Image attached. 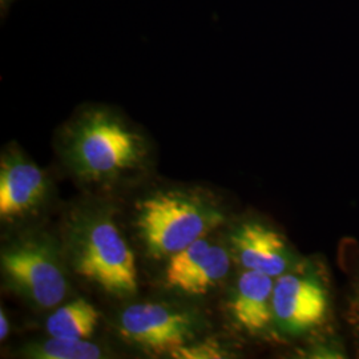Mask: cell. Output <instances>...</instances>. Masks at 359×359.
<instances>
[{
	"instance_id": "obj_9",
	"label": "cell",
	"mask_w": 359,
	"mask_h": 359,
	"mask_svg": "<svg viewBox=\"0 0 359 359\" xmlns=\"http://www.w3.org/2000/svg\"><path fill=\"white\" fill-rule=\"evenodd\" d=\"M231 250L245 269L280 277L287 269L289 252L280 233L259 222H245L231 234Z\"/></svg>"
},
{
	"instance_id": "obj_8",
	"label": "cell",
	"mask_w": 359,
	"mask_h": 359,
	"mask_svg": "<svg viewBox=\"0 0 359 359\" xmlns=\"http://www.w3.org/2000/svg\"><path fill=\"white\" fill-rule=\"evenodd\" d=\"M231 269L229 253L221 246L200 238L169 257L165 283L184 294H206Z\"/></svg>"
},
{
	"instance_id": "obj_12",
	"label": "cell",
	"mask_w": 359,
	"mask_h": 359,
	"mask_svg": "<svg viewBox=\"0 0 359 359\" xmlns=\"http://www.w3.org/2000/svg\"><path fill=\"white\" fill-rule=\"evenodd\" d=\"M25 354L38 359H97L103 357V350L87 339L50 337L40 344L27 347Z\"/></svg>"
},
{
	"instance_id": "obj_13",
	"label": "cell",
	"mask_w": 359,
	"mask_h": 359,
	"mask_svg": "<svg viewBox=\"0 0 359 359\" xmlns=\"http://www.w3.org/2000/svg\"><path fill=\"white\" fill-rule=\"evenodd\" d=\"M173 358L182 359H213L226 357V351L217 342L206 341L198 344H189L176 351Z\"/></svg>"
},
{
	"instance_id": "obj_14",
	"label": "cell",
	"mask_w": 359,
	"mask_h": 359,
	"mask_svg": "<svg viewBox=\"0 0 359 359\" xmlns=\"http://www.w3.org/2000/svg\"><path fill=\"white\" fill-rule=\"evenodd\" d=\"M10 333V321L4 313V310L0 311V339L4 341Z\"/></svg>"
},
{
	"instance_id": "obj_4",
	"label": "cell",
	"mask_w": 359,
	"mask_h": 359,
	"mask_svg": "<svg viewBox=\"0 0 359 359\" xmlns=\"http://www.w3.org/2000/svg\"><path fill=\"white\" fill-rule=\"evenodd\" d=\"M4 283L35 308L52 309L68 293L65 252L46 234L22 236L1 249Z\"/></svg>"
},
{
	"instance_id": "obj_15",
	"label": "cell",
	"mask_w": 359,
	"mask_h": 359,
	"mask_svg": "<svg viewBox=\"0 0 359 359\" xmlns=\"http://www.w3.org/2000/svg\"><path fill=\"white\" fill-rule=\"evenodd\" d=\"M15 0H0V6H1V13L7 11V8L10 7V4Z\"/></svg>"
},
{
	"instance_id": "obj_10",
	"label": "cell",
	"mask_w": 359,
	"mask_h": 359,
	"mask_svg": "<svg viewBox=\"0 0 359 359\" xmlns=\"http://www.w3.org/2000/svg\"><path fill=\"white\" fill-rule=\"evenodd\" d=\"M274 280L265 273L246 270L238 280L231 295V317L234 322L249 334L265 332L271 322Z\"/></svg>"
},
{
	"instance_id": "obj_6",
	"label": "cell",
	"mask_w": 359,
	"mask_h": 359,
	"mask_svg": "<svg viewBox=\"0 0 359 359\" xmlns=\"http://www.w3.org/2000/svg\"><path fill=\"white\" fill-rule=\"evenodd\" d=\"M326 311V290L316 277L283 274L274 283V322L283 333L308 332L323 321Z\"/></svg>"
},
{
	"instance_id": "obj_5",
	"label": "cell",
	"mask_w": 359,
	"mask_h": 359,
	"mask_svg": "<svg viewBox=\"0 0 359 359\" xmlns=\"http://www.w3.org/2000/svg\"><path fill=\"white\" fill-rule=\"evenodd\" d=\"M200 322L188 310L164 304H136L118 318V332L132 345L152 354L172 357L181 347L192 344Z\"/></svg>"
},
{
	"instance_id": "obj_2",
	"label": "cell",
	"mask_w": 359,
	"mask_h": 359,
	"mask_svg": "<svg viewBox=\"0 0 359 359\" xmlns=\"http://www.w3.org/2000/svg\"><path fill=\"white\" fill-rule=\"evenodd\" d=\"M63 252L77 277L105 293L130 297L137 292L135 255L108 208L84 205L74 210L65 222Z\"/></svg>"
},
{
	"instance_id": "obj_7",
	"label": "cell",
	"mask_w": 359,
	"mask_h": 359,
	"mask_svg": "<svg viewBox=\"0 0 359 359\" xmlns=\"http://www.w3.org/2000/svg\"><path fill=\"white\" fill-rule=\"evenodd\" d=\"M44 172L19 149H10L0 158V218L13 222L38 210L47 197Z\"/></svg>"
},
{
	"instance_id": "obj_11",
	"label": "cell",
	"mask_w": 359,
	"mask_h": 359,
	"mask_svg": "<svg viewBox=\"0 0 359 359\" xmlns=\"http://www.w3.org/2000/svg\"><path fill=\"white\" fill-rule=\"evenodd\" d=\"M99 323V313L84 298H77L56 309L46 322L50 337L67 339H87Z\"/></svg>"
},
{
	"instance_id": "obj_3",
	"label": "cell",
	"mask_w": 359,
	"mask_h": 359,
	"mask_svg": "<svg viewBox=\"0 0 359 359\" xmlns=\"http://www.w3.org/2000/svg\"><path fill=\"white\" fill-rule=\"evenodd\" d=\"M222 222L224 213L216 200L189 189L151 193L137 203L135 215L137 234L156 259L179 253Z\"/></svg>"
},
{
	"instance_id": "obj_1",
	"label": "cell",
	"mask_w": 359,
	"mask_h": 359,
	"mask_svg": "<svg viewBox=\"0 0 359 359\" xmlns=\"http://www.w3.org/2000/svg\"><path fill=\"white\" fill-rule=\"evenodd\" d=\"M65 164L86 182L111 184L144 165L148 147L142 133L111 108H83L62 130Z\"/></svg>"
}]
</instances>
